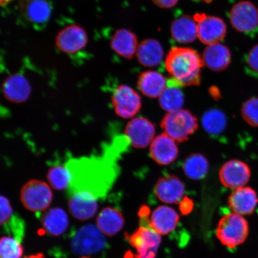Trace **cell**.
Wrapping results in <instances>:
<instances>
[{"label": "cell", "mask_w": 258, "mask_h": 258, "mask_svg": "<svg viewBox=\"0 0 258 258\" xmlns=\"http://www.w3.org/2000/svg\"><path fill=\"white\" fill-rule=\"evenodd\" d=\"M24 258H45L43 254L37 253L36 254H32V255L25 257Z\"/></svg>", "instance_id": "8d00e7d4"}, {"label": "cell", "mask_w": 258, "mask_h": 258, "mask_svg": "<svg viewBox=\"0 0 258 258\" xmlns=\"http://www.w3.org/2000/svg\"><path fill=\"white\" fill-rule=\"evenodd\" d=\"M139 44L133 32L127 29L116 31L111 40L112 49L119 56L130 59L137 54Z\"/></svg>", "instance_id": "603a6c76"}, {"label": "cell", "mask_w": 258, "mask_h": 258, "mask_svg": "<svg viewBox=\"0 0 258 258\" xmlns=\"http://www.w3.org/2000/svg\"><path fill=\"white\" fill-rule=\"evenodd\" d=\"M105 234L96 225L83 226L73 234L70 246L73 253L80 256L95 255L107 247Z\"/></svg>", "instance_id": "3957f363"}, {"label": "cell", "mask_w": 258, "mask_h": 258, "mask_svg": "<svg viewBox=\"0 0 258 258\" xmlns=\"http://www.w3.org/2000/svg\"><path fill=\"white\" fill-rule=\"evenodd\" d=\"M241 114L243 120L252 127H258V98L251 97L241 106Z\"/></svg>", "instance_id": "836d02e7"}, {"label": "cell", "mask_w": 258, "mask_h": 258, "mask_svg": "<svg viewBox=\"0 0 258 258\" xmlns=\"http://www.w3.org/2000/svg\"><path fill=\"white\" fill-rule=\"evenodd\" d=\"M230 21L235 30L249 33L258 27V9L249 1L238 2L231 9Z\"/></svg>", "instance_id": "8fae6325"}, {"label": "cell", "mask_w": 258, "mask_h": 258, "mask_svg": "<svg viewBox=\"0 0 258 258\" xmlns=\"http://www.w3.org/2000/svg\"><path fill=\"white\" fill-rule=\"evenodd\" d=\"M20 199L28 211L41 214L50 207L53 194L48 183L39 179H31L22 187Z\"/></svg>", "instance_id": "8992f818"}, {"label": "cell", "mask_w": 258, "mask_h": 258, "mask_svg": "<svg viewBox=\"0 0 258 258\" xmlns=\"http://www.w3.org/2000/svg\"><path fill=\"white\" fill-rule=\"evenodd\" d=\"M219 177L222 184L226 188L234 190L246 186L250 179L251 170L244 161L231 160L222 165Z\"/></svg>", "instance_id": "7c38bea8"}, {"label": "cell", "mask_w": 258, "mask_h": 258, "mask_svg": "<svg viewBox=\"0 0 258 258\" xmlns=\"http://www.w3.org/2000/svg\"><path fill=\"white\" fill-rule=\"evenodd\" d=\"M24 253V247L16 238L11 236H3L0 243L1 258H21Z\"/></svg>", "instance_id": "d6a6232c"}, {"label": "cell", "mask_w": 258, "mask_h": 258, "mask_svg": "<svg viewBox=\"0 0 258 258\" xmlns=\"http://www.w3.org/2000/svg\"><path fill=\"white\" fill-rule=\"evenodd\" d=\"M179 221L178 214L167 206H160L151 214L149 227L160 235H167L175 230Z\"/></svg>", "instance_id": "e0dca14e"}, {"label": "cell", "mask_w": 258, "mask_h": 258, "mask_svg": "<svg viewBox=\"0 0 258 258\" xmlns=\"http://www.w3.org/2000/svg\"><path fill=\"white\" fill-rule=\"evenodd\" d=\"M12 1L13 0H0V2H1V5L2 6L8 5L9 3H11Z\"/></svg>", "instance_id": "74e56055"}, {"label": "cell", "mask_w": 258, "mask_h": 258, "mask_svg": "<svg viewBox=\"0 0 258 258\" xmlns=\"http://www.w3.org/2000/svg\"><path fill=\"white\" fill-rule=\"evenodd\" d=\"M155 5L161 9H170L177 5L179 0H151Z\"/></svg>", "instance_id": "d590c367"}, {"label": "cell", "mask_w": 258, "mask_h": 258, "mask_svg": "<svg viewBox=\"0 0 258 258\" xmlns=\"http://www.w3.org/2000/svg\"><path fill=\"white\" fill-rule=\"evenodd\" d=\"M116 159L104 156L72 158L66 163L70 175L69 196L80 195L98 201L105 198L118 176Z\"/></svg>", "instance_id": "6da1fadb"}, {"label": "cell", "mask_w": 258, "mask_h": 258, "mask_svg": "<svg viewBox=\"0 0 258 258\" xmlns=\"http://www.w3.org/2000/svg\"><path fill=\"white\" fill-rule=\"evenodd\" d=\"M3 91L8 101L15 104H22L30 98L31 88L25 77L21 74H14L5 80Z\"/></svg>", "instance_id": "ac0fdd59"}, {"label": "cell", "mask_w": 258, "mask_h": 258, "mask_svg": "<svg viewBox=\"0 0 258 258\" xmlns=\"http://www.w3.org/2000/svg\"><path fill=\"white\" fill-rule=\"evenodd\" d=\"M138 62L145 67H155L161 62L164 49L160 42L148 38L139 44L136 54Z\"/></svg>", "instance_id": "cb8c5ba5"}, {"label": "cell", "mask_w": 258, "mask_h": 258, "mask_svg": "<svg viewBox=\"0 0 258 258\" xmlns=\"http://www.w3.org/2000/svg\"><path fill=\"white\" fill-rule=\"evenodd\" d=\"M165 66L177 86L201 85L204 63L195 50L186 47L171 48L166 58Z\"/></svg>", "instance_id": "7a4b0ae2"}, {"label": "cell", "mask_w": 258, "mask_h": 258, "mask_svg": "<svg viewBox=\"0 0 258 258\" xmlns=\"http://www.w3.org/2000/svg\"><path fill=\"white\" fill-rule=\"evenodd\" d=\"M41 215V224L48 234L59 236L63 234L69 227V217L62 208L48 209L42 213Z\"/></svg>", "instance_id": "44dd1931"}, {"label": "cell", "mask_w": 258, "mask_h": 258, "mask_svg": "<svg viewBox=\"0 0 258 258\" xmlns=\"http://www.w3.org/2000/svg\"><path fill=\"white\" fill-rule=\"evenodd\" d=\"M249 224L243 216L230 213L219 221L217 237L221 243L230 249L243 244L249 234Z\"/></svg>", "instance_id": "5b68a950"}, {"label": "cell", "mask_w": 258, "mask_h": 258, "mask_svg": "<svg viewBox=\"0 0 258 258\" xmlns=\"http://www.w3.org/2000/svg\"><path fill=\"white\" fill-rule=\"evenodd\" d=\"M96 223L103 233L108 236L117 234L124 225V218L118 209L106 207L96 218Z\"/></svg>", "instance_id": "484cf974"}, {"label": "cell", "mask_w": 258, "mask_h": 258, "mask_svg": "<svg viewBox=\"0 0 258 258\" xmlns=\"http://www.w3.org/2000/svg\"><path fill=\"white\" fill-rule=\"evenodd\" d=\"M170 32L173 39L177 43H192L198 38V23L195 18L183 15L173 21Z\"/></svg>", "instance_id": "7402d4cb"}, {"label": "cell", "mask_w": 258, "mask_h": 258, "mask_svg": "<svg viewBox=\"0 0 258 258\" xmlns=\"http://www.w3.org/2000/svg\"><path fill=\"white\" fill-rule=\"evenodd\" d=\"M159 99L161 108L167 112L178 111L184 104L182 92L175 86H167Z\"/></svg>", "instance_id": "1f68e13d"}, {"label": "cell", "mask_w": 258, "mask_h": 258, "mask_svg": "<svg viewBox=\"0 0 258 258\" xmlns=\"http://www.w3.org/2000/svg\"><path fill=\"white\" fill-rule=\"evenodd\" d=\"M202 121L205 130L213 135L222 134L227 124V118L224 112L218 109H211L205 112Z\"/></svg>", "instance_id": "4dcf8cb0"}, {"label": "cell", "mask_w": 258, "mask_h": 258, "mask_svg": "<svg viewBox=\"0 0 258 258\" xmlns=\"http://www.w3.org/2000/svg\"><path fill=\"white\" fill-rule=\"evenodd\" d=\"M209 169V161L203 155L192 154L186 158L183 164L185 175L193 180H200L207 175Z\"/></svg>", "instance_id": "f1b7e54d"}, {"label": "cell", "mask_w": 258, "mask_h": 258, "mask_svg": "<svg viewBox=\"0 0 258 258\" xmlns=\"http://www.w3.org/2000/svg\"><path fill=\"white\" fill-rule=\"evenodd\" d=\"M229 207L233 213L241 216L252 214L258 204V196L253 188L243 186L234 189L229 196Z\"/></svg>", "instance_id": "2e32d148"}, {"label": "cell", "mask_w": 258, "mask_h": 258, "mask_svg": "<svg viewBox=\"0 0 258 258\" xmlns=\"http://www.w3.org/2000/svg\"><path fill=\"white\" fill-rule=\"evenodd\" d=\"M127 238L136 250L135 258H156L161 240L160 235L153 229L141 226Z\"/></svg>", "instance_id": "ba28073f"}, {"label": "cell", "mask_w": 258, "mask_h": 258, "mask_svg": "<svg viewBox=\"0 0 258 258\" xmlns=\"http://www.w3.org/2000/svg\"><path fill=\"white\" fill-rule=\"evenodd\" d=\"M198 23V35L200 41L207 45L220 43L227 34V27L220 18L214 16L196 15Z\"/></svg>", "instance_id": "30bf717a"}, {"label": "cell", "mask_w": 258, "mask_h": 258, "mask_svg": "<svg viewBox=\"0 0 258 258\" xmlns=\"http://www.w3.org/2000/svg\"><path fill=\"white\" fill-rule=\"evenodd\" d=\"M161 127L176 143L186 141L198 130L199 122L195 115L186 109L167 112L161 122Z\"/></svg>", "instance_id": "277c9868"}, {"label": "cell", "mask_w": 258, "mask_h": 258, "mask_svg": "<svg viewBox=\"0 0 258 258\" xmlns=\"http://www.w3.org/2000/svg\"><path fill=\"white\" fill-rule=\"evenodd\" d=\"M88 43V35L85 29L77 25H70L58 33L56 45L63 53L73 54L85 48Z\"/></svg>", "instance_id": "4fadbf2b"}, {"label": "cell", "mask_w": 258, "mask_h": 258, "mask_svg": "<svg viewBox=\"0 0 258 258\" xmlns=\"http://www.w3.org/2000/svg\"><path fill=\"white\" fill-rule=\"evenodd\" d=\"M111 104L115 114L124 119L134 118L142 106V100L139 93L127 85L117 87L112 92Z\"/></svg>", "instance_id": "52a82bcc"}, {"label": "cell", "mask_w": 258, "mask_h": 258, "mask_svg": "<svg viewBox=\"0 0 258 258\" xmlns=\"http://www.w3.org/2000/svg\"><path fill=\"white\" fill-rule=\"evenodd\" d=\"M51 13V6L47 0H27L24 5L25 17L32 24H46Z\"/></svg>", "instance_id": "83f0119b"}, {"label": "cell", "mask_w": 258, "mask_h": 258, "mask_svg": "<svg viewBox=\"0 0 258 258\" xmlns=\"http://www.w3.org/2000/svg\"><path fill=\"white\" fill-rule=\"evenodd\" d=\"M69 196L68 206L74 218L79 221H86L94 217L98 209V201L80 195Z\"/></svg>", "instance_id": "4316f807"}, {"label": "cell", "mask_w": 258, "mask_h": 258, "mask_svg": "<svg viewBox=\"0 0 258 258\" xmlns=\"http://www.w3.org/2000/svg\"><path fill=\"white\" fill-rule=\"evenodd\" d=\"M246 63L250 70L258 73V44L249 50L246 57Z\"/></svg>", "instance_id": "e575fe53"}, {"label": "cell", "mask_w": 258, "mask_h": 258, "mask_svg": "<svg viewBox=\"0 0 258 258\" xmlns=\"http://www.w3.org/2000/svg\"><path fill=\"white\" fill-rule=\"evenodd\" d=\"M1 225L7 233L12 234L19 241L23 239L25 224L22 219L16 215L11 202L6 196H1Z\"/></svg>", "instance_id": "ffe728a7"}, {"label": "cell", "mask_w": 258, "mask_h": 258, "mask_svg": "<svg viewBox=\"0 0 258 258\" xmlns=\"http://www.w3.org/2000/svg\"><path fill=\"white\" fill-rule=\"evenodd\" d=\"M231 58L230 49L220 43L207 46L202 56L204 66L215 72L227 69L231 63Z\"/></svg>", "instance_id": "d6986e66"}, {"label": "cell", "mask_w": 258, "mask_h": 258, "mask_svg": "<svg viewBox=\"0 0 258 258\" xmlns=\"http://www.w3.org/2000/svg\"><path fill=\"white\" fill-rule=\"evenodd\" d=\"M150 154L155 162L166 166L176 160L179 151L176 142L163 133L154 139L150 145Z\"/></svg>", "instance_id": "5bb4252c"}, {"label": "cell", "mask_w": 258, "mask_h": 258, "mask_svg": "<svg viewBox=\"0 0 258 258\" xmlns=\"http://www.w3.org/2000/svg\"><path fill=\"white\" fill-rule=\"evenodd\" d=\"M154 191L160 201L173 204L181 201L185 193V186L178 177L167 175L158 180Z\"/></svg>", "instance_id": "9a60e30c"}, {"label": "cell", "mask_w": 258, "mask_h": 258, "mask_svg": "<svg viewBox=\"0 0 258 258\" xmlns=\"http://www.w3.org/2000/svg\"><path fill=\"white\" fill-rule=\"evenodd\" d=\"M46 177L48 184L54 189L60 191L69 188L70 175L66 163H53L48 168Z\"/></svg>", "instance_id": "f546056e"}, {"label": "cell", "mask_w": 258, "mask_h": 258, "mask_svg": "<svg viewBox=\"0 0 258 258\" xmlns=\"http://www.w3.org/2000/svg\"><path fill=\"white\" fill-rule=\"evenodd\" d=\"M167 86V81L159 72L148 71L140 74L138 88L143 94L149 98H159Z\"/></svg>", "instance_id": "d4e9b609"}, {"label": "cell", "mask_w": 258, "mask_h": 258, "mask_svg": "<svg viewBox=\"0 0 258 258\" xmlns=\"http://www.w3.org/2000/svg\"><path fill=\"white\" fill-rule=\"evenodd\" d=\"M156 134L152 122L144 117L132 118L125 125L124 137L129 144L135 148H145L151 145Z\"/></svg>", "instance_id": "9c48e42d"}]
</instances>
